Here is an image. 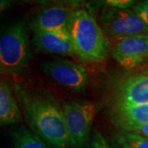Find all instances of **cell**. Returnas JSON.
<instances>
[{
	"mask_svg": "<svg viewBox=\"0 0 148 148\" xmlns=\"http://www.w3.org/2000/svg\"><path fill=\"white\" fill-rule=\"evenodd\" d=\"M69 32L75 55L82 63L99 64L107 61L111 53L110 41L88 11L74 10Z\"/></svg>",
	"mask_w": 148,
	"mask_h": 148,
	"instance_id": "cell-2",
	"label": "cell"
},
{
	"mask_svg": "<svg viewBox=\"0 0 148 148\" xmlns=\"http://www.w3.org/2000/svg\"><path fill=\"white\" fill-rule=\"evenodd\" d=\"M15 4L14 1L10 0H0V16H2L4 12H6L8 9H10Z\"/></svg>",
	"mask_w": 148,
	"mask_h": 148,
	"instance_id": "cell-19",
	"label": "cell"
},
{
	"mask_svg": "<svg viewBox=\"0 0 148 148\" xmlns=\"http://www.w3.org/2000/svg\"><path fill=\"white\" fill-rule=\"evenodd\" d=\"M113 106L148 104V73L127 77L117 82L111 92Z\"/></svg>",
	"mask_w": 148,
	"mask_h": 148,
	"instance_id": "cell-8",
	"label": "cell"
},
{
	"mask_svg": "<svg viewBox=\"0 0 148 148\" xmlns=\"http://www.w3.org/2000/svg\"><path fill=\"white\" fill-rule=\"evenodd\" d=\"M14 91L33 132L51 148H73L62 108L52 96L31 92L18 84Z\"/></svg>",
	"mask_w": 148,
	"mask_h": 148,
	"instance_id": "cell-1",
	"label": "cell"
},
{
	"mask_svg": "<svg viewBox=\"0 0 148 148\" xmlns=\"http://www.w3.org/2000/svg\"><path fill=\"white\" fill-rule=\"evenodd\" d=\"M111 115L121 129L128 126L148 123V104L130 106H113Z\"/></svg>",
	"mask_w": 148,
	"mask_h": 148,
	"instance_id": "cell-11",
	"label": "cell"
},
{
	"mask_svg": "<svg viewBox=\"0 0 148 148\" xmlns=\"http://www.w3.org/2000/svg\"><path fill=\"white\" fill-rule=\"evenodd\" d=\"M14 148H51L44 140L25 126H20L11 132Z\"/></svg>",
	"mask_w": 148,
	"mask_h": 148,
	"instance_id": "cell-13",
	"label": "cell"
},
{
	"mask_svg": "<svg viewBox=\"0 0 148 148\" xmlns=\"http://www.w3.org/2000/svg\"><path fill=\"white\" fill-rule=\"evenodd\" d=\"M41 70L57 84L73 92L85 90L87 81V71L82 65L68 59H54L42 64Z\"/></svg>",
	"mask_w": 148,
	"mask_h": 148,
	"instance_id": "cell-6",
	"label": "cell"
},
{
	"mask_svg": "<svg viewBox=\"0 0 148 148\" xmlns=\"http://www.w3.org/2000/svg\"><path fill=\"white\" fill-rule=\"evenodd\" d=\"M91 135L89 148H111L110 144L100 131L95 129L93 130Z\"/></svg>",
	"mask_w": 148,
	"mask_h": 148,
	"instance_id": "cell-15",
	"label": "cell"
},
{
	"mask_svg": "<svg viewBox=\"0 0 148 148\" xmlns=\"http://www.w3.org/2000/svg\"><path fill=\"white\" fill-rule=\"evenodd\" d=\"M104 5L115 8H121V9H127L130 7H132L136 3L135 1L132 0H109L104 1Z\"/></svg>",
	"mask_w": 148,
	"mask_h": 148,
	"instance_id": "cell-17",
	"label": "cell"
},
{
	"mask_svg": "<svg viewBox=\"0 0 148 148\" xmlns=\"http://www.w3.org/2000/svg\"><path fill=\"white\" fill-rule=\"evenodd\" d=\"M113 144L114 148H148V139L135 132L122 131L115 134Z\"/></svg>",
	"mask_w": 148,
	"mask_h": 148,
	"instance_id": "cell-14",
	"label": "cell"
},
{
	"mask_svg": "<svg viewBox=\"0 0 148 148\" xmlns=\"http://www.w3.org/2000/svg\"><path fill=\"white\" fill-rule=\"evenodd\" d=\"M62 110L73 148H89L90 130L96 112L95 104L89 101H65Z\"/></svg>",
	"mask_w": 148,
	"mask_h": 148,
	"instance_id": "cell-5",
	"label": "cell"
},
{
	"mask_svg": "<svg viewBox=\"0 0 148 148\" xmlns=\"http://www.w3.org/2000/svg\"><path fill=\"white\" fill-rule=\"evenodd\" d=\"M132 9L148 27V0L136 2L132 7Z\"/></svg>",
	"mask_w": 148,
	"mask_h": 148,
	"instance_id": "cell-16",
	"label": "cell"
},
{
	"mask_svg": "<svg viewBox=\"0 0 148 148\" xmlns=\"http://www.w3.org/2000/svg\"><path fill=\"white\" fill-rule=\"evenodd\" d=\"M33 44L37 52L76 56L68 32H34Z\"/></svg>",
	"mask_w": 148,
	"mask_h": 148,
	"instance_id": "cell-10",
	"label": "cell"
},
{
	"mask_svg": "<svg viewBox=\"0 0 148 148\" xmlns=\"http://www.w3.org/2000/svg\"><path fill=\"white\" fill-rule=\"evenodd\" d=\"M97 21L110 41L116 43L129 37L148 36V27L130 8L121 9L105 6Z\"/></svg>",
	"mask_w": 148,
	"mask_h": 148,
	"instance_id": "cell-4",
	"label": "cell"
},
{
	"mask_svg": "<svg viewBox=\"0 0 148 148\" xmlns=\"http://www.w3.org/2000/svg\"><path fill=\"white\" fill-rule=\"evenodd\" d=\"M111 56L127 71H135L148 65V36L129 37L114 43Z\"/></svg>",
	"mask_w": 148,
	"mask_h": 148,
	"instance_id": "cell-7",
	"label": "cell"
},
{
	"mask_svg": "<svg viewBox=\"0 0 148 148\" xmlns=\"http://www.w3.org/2000/svg\"><path fill=\"white\" fill-rule=\"evenodd\" d=\"M32 54L24 20L0 28V74H19L27 69Z\"/></svg>",
	"mask_w": 148,
	"mask_h": 148,
	"instance_id": "cell-3",
	"label": "cell"
},
{
	"mask_svg": "<svg viewBox=\"0 0 148 148\" xmlns=\"http://www.w3.org/2000/svg\"><path fill=\"white\" fill-rule=\"evenodd\" d=\"M21 120V111L10 88L0 82V124L8 125Z\"/></svg>",
	"mask_w": 148,
	"mask_h": 148,
	"instance_id": "cell-12",
	"label": "cell"
},
{
	"mask_svg": "<svg viewBox=\"0 0 148 148\" xmlns=\"http://www.w3.org/2000/svg\"><path fill=\"white\" fill-rule=\"evenodd\" d=\"M122 130L138 133L139 135H141V136H143L144 138L148 139V123H144L128 126V127L123 128Z\"/></svg>",
	"mask_w": 148,
	"mask_h": 148,
	"instance_id": "cell-18",
	"label": "cell"
},
{
	"mask_svg": "<svg viewBox=\"0 0 148 148\" xmlns=\"http://www.w3.org/2000/svg\"><path fill=\"white\" fill-rule=\"evenodd\" d=\"M74 10L64 5H53L40 11L30 22L36 32H68Z\"/></svg>",
	"mask_w": 148,
	"mask_h": 148,
	"instance_id": "cell-9",
	"label": "cell"
}]
</instances>
